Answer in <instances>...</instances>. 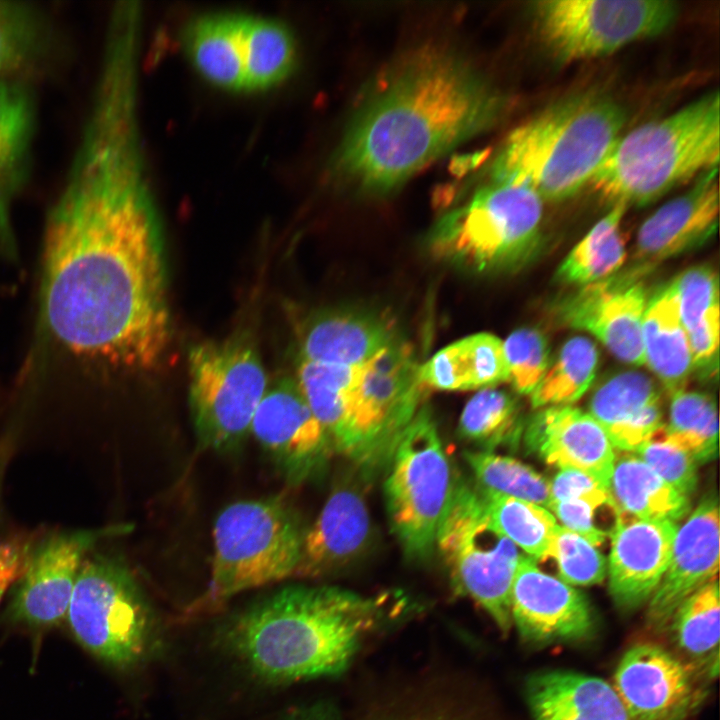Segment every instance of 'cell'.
<instances>
[{"instance_id": "obj_1", "label": "cell", "mask_w": 720, "mask_h": 720, "mask_svg": "<svg viewBox=\"0 0 720 720\" xmlns=\"http://www.w3.org/2000/svg\"><path fill=\"white\" fill-rule=\"evenodd\" d=\"M43 264V317L66 349L129 371L159 362L170 337L164 242L131 112L87 114Z\"/></svg>"}, {"instance_id": "obj_2", "label": "cell", "mask_w": 720, "mask_h": 720, "mask_svg": "<svg viewBox=\"0 0 720 720\" xmlns=\"http://www.w3.org/2000/svg\"><path fill=\"white\" fill-rule=\"evenodd\" d=\"M504 97L461 57L422 48L383 73L353 117L336 176L385 194L458 144L496 124Z\"/></svg>"}, {"instance_id": "obj_3", "label": "cell", "mask_w": 720, "mask_h": 720, "mask_svg": "<svg viewBox=\"0 0 720 720\" xmlns=\"http://www.w3.org/2000/svg\"><path fill=\"white\" fill-rule=\"evenodd\" d=\"M382 600L338 587H285L243 611L227 642L271 683L336 675L384 616Z\"/></svg>"}, {"instance_id": "obj_4", "label": "cell", "mask_w": 720, "mask_h": 720, "mask_svg": "<svg viewBox=\"0 0 720 720\" xmlns=\"http://www.w3.org/2000/svg\"><path fill=\"white\" fill-rule=\"evenodd\" d=\"M419 367L402 340L362 364L297 358L295 380L334 451L368 474L387 466L401 435L425 405Z\"/></svg>"}, {"instance_id": "obj_5", "label": "cell", "mask_w": 720, "mask_h": 720, "mask_svg": "<svg viewBox=\"0 0 720 720\" xmlns=\"http://www.w3.org/2000/svg\"><path fill=\"white\" fill-rule=\"evenodd\" d=\"M626 112L612 98L566 97L513 129L490 166V181L526 186L561 201L590 183L616 140Z\"/></svg>"}, {"instance_id": "obj_6", "label": "cell", "mask_w": 720, "mask_h": 720, "mask_svg": "<svg viewBox=\"0 0 720 720\" xmlns=\"http://www.w3.org/2000/svg\"><path fill=\"white\" fill-rule=\"evenodd\" d=\"M720 96L711 91L621 135L591 184L612 205L645 206L718 168Z\"/></svg>"}, {"instance_id": "obj_7", "label": "cell", "mask_w": 720, "mask_h": 720, "mask_svg": "<svg viewBox=\"0 0 720 720\" xmlns=\"http://www.w3.org/2000/svg\"><path fill=\"white\" fill-rule=\"evenodd\" d=\"M305 532L296 512L280 499L225 507L213 526L208 589L190 613L208 612L239 593L295 575Z\"/></svg>"}, {"instance_id": "obj_8", "label": "cell", "mask_w": 720, "mask_h": 720, "mask_svg": "<svg viewBox=\"0 0 720 720\" xmlns=\"http://www.w3.org/2000/svg\"><path fill=\"white\" fill-rule=\"evenodd\" d=\"M543 202L526 186L489 181L438 219L428 248L440 260L470 272L514 269L536 248Z\"/></svg>"}, {"instance_id": "obj_9", "label": "cell", "mask_w": 720, "mask_h": 720, "mask_svg": "<svg viewBox=\"0 0 720 720\" xmlns=\"http://www.w3.org/2000/svg\"><path fill=\"white\" fill-rule=\"evenodd\" d=\"M65 619L84 649L120 671L144 664L158 641L145 594L127 566L109 555L83 560Z\"/></svg>"}, {"instance_id": "obj_10", "label": "cell", "mask_w": 720, "mask_h": 720, "mask_svg": "<svg viewBox=\"0 0 720 720\" xmlns=\"http://www.w3.org/2000/svg\"><path fill=\"white\" fill-rule=\"evenodd\" d=\"M189 403L203 448L229 452L250 433L267 390L260 355L248 336L205 341L188 354Z\"/></svg>"}, {"instance_id": "obj_11", "label": "cell", "mask_w": 720, "mask_h": 720, "mask_svg": "<svg viewBox=\"0 0 720 720\" xmlns=\"http://www.w3.org/2000/svg\"><path fill=\"white\" fill-rule=\"evenodd\" d=\"M384 495L391 528L408 558L433 550L456 481L430 409L424 405L387 464Z\"/></svg>"}, {"instance_id": "obj_12", "label": "cell", "mask_w": 720, "mask_h": 720, "mask_svg": "<svg viewBox=\"0 0 720 720\" xmlns=\"http://www.w3.org/2000/svg\"><path fill=\"white\" fill-rule=\"evenodd\" d=\"M435 545L457 589L473 599L507 633L519 549L494 526L479 489L456 482Z\"/></svg>"}, {"instance_id": "obj_13", "label": "cell", "mask_w": 720, "mask_h": 720, "mask_svg": "<svg viewBox=\"0 0 720 720\" xmlns=\"http://www.w3.org/2000/svg\"><path fill=\"white\" fill-rule=\"evenodd\" d=\"M539 34L561 61L601 57L668 30L670 0H542L533 3Z\"/></svg>"}, {"instance_id": "obj_14", "label": "cell", "mask_w": 720, "mask_h": 720, "mask_svg": "<svg viewBox=\"0 0 720 720\" xmlns=\"http://www.w3.org/2000/svg\"><path fill=\"white\" fill-rule=\"evenodd\" d=\"M649 271L633 265L579 287L558 303L560 321L595 336L625 363L645 365L642 326L649 297L644 276Z\"/></svg>"}, {"instance_id": "obj_15", "label": "cell", "mask_w": 720, "mask_h": 720, "mask_svg": "<svg viewBox=\"0 0 720 720\" xmlns=\"http://www.w3.org/2000/svg\"><path fill=\"white\" fill-rule=\"evenodd\" d=\"M250 432L292 485L319 477L334 451L295 379L285 377L267 389Z\"/></svg>"}, {"instance_id": "obj_16", "label": "cell", "mask_w": 720, "mask_h": 720, "mask_svg": "<svg viewBox=\"0 0 720 720\" xmlns=\"http://www.w3.org/2000/svg\"><path fill=\"white\" fill-rule=\"evenodd\" d=\"M118 529L66 531L33 546L9 606L11 620L32 629L60 624L86 553Z\"/></svg>"}, {"instance_id": "obj_17", "label": "cell", "mask_w": 720, "mask_h": 720, "mask_svg": "<svg viewBox=\"0 0 720 720\" xmlns=\"http://www.w3.org/2000/svg\"><path fill=\"white\" fill-rule=\"evenodd\" d=\"M510 607L512 623L521 638L536 645L582 640L592 634L595 626L586 596L543 572L526 555L515 573Z\"/></svg>"}, {"instance_id": "obj_18", "label": "cell", "mask_w": 720, "mask_h": 720, "mask_svg": "<svg viewBox=\"0 0 720 720\" xmlns=\"http://www.w3.org/2000/svg\"><path fill=\"white\" fill-rule=\"evenodd\" d=\"M613 688L631 720H684L696 701L687 666L653 643L636 644L624 653Z\"/></svg>"}, {"instance_id": "obj_19", "label": "cell", "mask_w": 720, "mask_h": 720, "mask_svg": "<svg viewBox=\"0 0 720 720\" xmlns=\"http://www.w3.org/2000/svg\"><path fill=\"white\" fill-rule=\"evenodd\" d=\"M719 520L717 497L710 495L678 526L668 566L648 601L647 618L655 628H666L688 597L717 579Z\"/></svg>"}, {"instance_id": "obj_20", "label": "cell", "mask_w": 720, "mask_h": 720, "mask_svg": "<svg viewBox=\"0 0 720 720\" xmlns=\"http://www.w3.org/2000/svg\"><path fill=\"white\" fill-rule=\"evenodd\" d=\"M677 529L675 522L616 513L607 574L618 608L630 611L649 601L668 566Z\"/></svg>"}, {"instance_id": "obj_21", "label": "cell", "mask_w": 720, "mask_h": 720, "mask_svg": "<svg viewBox=\"0 0 720 720\" xmlns=\"http://www.w3.org/2000/svg\"><path fill=\"white\" fill-rule=\"evenodd\" d=\"M718 168L697 177L685 193L669 200L640 226L634 265L650 269L707 241L719 215Z\"/></svg>"}, {"instance_id": "obj_22", "label": "cell", "mask_w": 720, "mask_h": 720, "mask_svg": "<svg viewBox=\"0 0 720 720\" xmlns=\"http://www.w3.org/2000/svg\"><path fill=\"white\" fill-rule=\"evenodd\" d=\"M524 433L527 447L547 464L586 473L609 487L616 451L587 411L572 405L542 408Z\"/></svg>"}, {"instance_id": "obj_23", "label": "cell", "mask_w": 720, "mask_h": 720, "mask_svg": "<svg viewBox=\"0 0 720 720\" xmlns=\"http://www.w3.org/2000/svg\"><path fill=\"white\" fill-rule=\"evenodd\" d=\"M370 535L363 494L354 485H340L306 529L295 576L319 578L344 568L367 548Z\"/></svg>"}, {"instance_id": "obj_24", "label": "cell", "mask_w": 720, "mask_h": 720, "mask_svg": "<svg viewBox=\"0 0 720 720\" xmlns=\"http://www.w3.org/2000/svg\"><path fill=\"white\" fill-rule=\"evenodd\" d=\"M402 340L394 322L383 314L327 310L305 323L298 358L333 365L362 364Z\"/></svg>"}, {"instance_id": "obj_25", "label": "cell", "mask_w": 720, "mask_h": 720, "mask_svg": "<svg viewBox=\"0 0 720 720\" xmlns=\"http://www.w3.org/2000/svg\"><path fill=\"white\" fill-rule=\"evenodd\" d=\"M588 413L615 451L636 453L663 427L661 394L646 374L628 370L605 379L591 396Z\"/></svg>"}, {"instance_id": "obj_26", "label": "cell", "mask_w": 720, "mask_h": 720, "mask_svg": "<svg viewBox=\"0 0 720 720\" xmlns=\"http://www.w3.org/2000/svg\"><path fill=\"white\" fill-rule=\"evenodd\" d=\"M37 122L35 94L28 79L0 78V250L15 255L11 208L31 164Z\"/></svg>"}, {"instance_id": "obj_27", "label": "cell", "mask_w": 720, "mask_h": 720, "mask_svg": "<svg viewBox=\"0 0 720 720\" xmlns=\"http://www.w3.org/2000/svg\"><path fill=\"white\" fill-rule=\"evenodd\" d=\"M526 696L533 720H631L612 685L582 673L532 675Z\"/></svg>"}, {"instance_id": "obj_28", "label": "cell", "mask_w": 720, "mask_h": 720, "mask_svg": "<svg viewBox=\"0 0 720 720\" xmlns=\"http://www.w3.org/2000/svg\"><path fill=\"white\" fill-rule=\"evenodd\" d=\"M645 365L671 396L686 390L694 371L673 282L649 297L642 326Z\"/></svg>"}, {"instance_id": "obj_29", "label": "cell", "mask_w": 720, "mask_h": 720, "mask_svg": "<svg viewBox=\"0 0 720 720\" xmlns=\"http://www.w3.org/2000/svg\"><path fill=\"white\" fill-rule=\"evenodd\" d=\"M241 23L239 13H208L192 18L182 33L194 68L224 90L246 91Z\"/></svg>"}, {"instance_id": "obj_30", "label": "cell", "mask_w": 720, "mask_h": 720, "mask_svg": "<svg viewBox=\"0 0 720 720\" xmlns=\"http://www.w3.org/2000/svg\"><path fill=\"white\" fill-rule=\"evenodd\" d=\"M421 382L442 390L495 387L509 381L503 342L490 333L462 338L419 367Z\"/></svg>"}, {"instance_id": "obj_31", "label": "cell", "mask_w": 720, "mask_h": 720, "mask_svg": "<svg viewBox=\"0 0 720 720\" xmlns=\"http://www.w3.org/2000/svg\"><path fill=\"white\" fill-rule=\"evenodd\" d=\"M680 317L688 337L694 370L718 371L720 302L718 274L709 266H693L673 281Z\"/></svg>"}, {"instance_id": "obj_32", "label": "cell", "mask_w": 720, "mask_h": 720, "mask_svg": "<svg viewBox=\"0 0 720 720\" xmlns=\"http://www.w3.org/2000/svg\"><path fill=\"white\" fill-rule=\"evenodd\" d=\"M608 490L615 513L644 520L677 523L691 507L689 497L670 486L633 453L616 454Z\"/></svg>"}, {"instance_id": "obj_33", "label": "cell", "mask_w": 720, "mask_h": 720, "mask_svg": "<svg viewBox=\"0 0 720 720\" xmlns=\"http://www.w3.org/2000/svg\"><path fill=\"white\" fill-rule=\"evenodd\" d=\"M57 37L48 16L31 2L0 0V78H24L54 56Z\"/></svg>"}, {"instance_id": "obj_34", "label": "cell", "mask_w": 720, "mask_h": 720, "mask_svg": "<svg viewBox=\"0 0 720 720\" xmlns=\"http://www.w3.org/2000/svg\"><path fill=\"white\" fill-rule=\"evenodd\" d=\"M242 48L246 91H261L283 82L297 58L294 35L279 20L242 14Z\"/></svg>"}, {"instance_id": "obj_35", "label": "cell", "mask_w": 720, "mask_h": 720, "mask_svg": "<svg viewBox=\"0 0 720 720\" xmlns=\"http://www.w3.org/2000/svg\"><path fill=\"white\" fill-rule=\"evenodd\" d=\"M627 207L617 203L574 246L556 271V279L581 287L620 271L627 258L621 223Z\"/></svg>"}, {"instance_id": "obj_36", "label": "cell", "mask_w": 720, "mask_h": 720, "mask_svg": "<svg viewBox=\"0 0 720 720\" xmlns=\"http://www.w3.org/2000/svg\"><path fill=\"white\" fill-rule=\"evenodd\" d=\"M654 438L686 452L698 463L718 453V410L706 393L683 390L671 396L669 420Z\"/></svg>"}, {"instance_id": "obj_37", "label": "cell", "mask_w": 720, "mask_h": 720, "mask_svg": "<svg viewBox=\"0 0 720 720\" xmlns=\"http://www.w3.org/2000/svg\"><path fill=\"white\" fill-rule=\"evenodd\" d=\"M599 352L587 337L567 340L530 394L534 408L571 405L589 389L597 373Z\"/></svg>"}, {"instance_id": "obj_38", "label": "cell", "mask_w": 720, "mask_h": 720, "mask_svg": "<svg viewBox=\"0 0 720 720\" xmlns=\"http://www.w3.org/2000/svg\"><path fill=\"white\" fill-rule=\"evenodd\" d=\"M522 432L521 408L508 392L495 387L477 392L465 405L459 435L483 450L514 445Z\"/></svg>"}, {"instance_id": "obj_39", "label": "cell", "mask_w": 720, "mask_h": 720, "mask_svg": "<svg viewBox=\"0 0 720 720\" xmlns=\"http://www.w3.org/2000/svg\"><path fill=\"white\" fill-rule=\"evenodd\" d=\"M720 598L718 579L708 583L676 610L670 623L673 639L686 655L718 671Z\"/></svg>"}, {"instance_id": "obj_40", "label": "cell", "mask_w": 720, "mask_h": 720, "mask_svg": "<svg viewBox=\"0 0 720 720\" xmlns=\"http://www.w3.org/2000/svg\"><path fill=\"white\" fill-rule=\"evenodd\" d=\"M479 488V487H478ZM496 529L526 556L547 560V552L558 525L553 514L536 503L479 488Z\"/></svg>"}, {"instance_id": "obj_41", "label": "cell", "mask_w": 720, "mask_h": 720, "mask_svg": "<svg viewBox=\"0 0 720 720\" xmlns=\"http://www.w3.org/2000/svg\"><path fill=\"white\" fill-rule=\"evenodd\" d=\"M464 457L480 484L479 488L548 507L550 482L530 466L487 451H466Z\"/></svg>"}, {"instance_id": "obj_42", "label": "cell", "mask_w": 720, "mask_h": 720, "mask_svg": "<svg viewBox=\"0 0 720 720\" xmlns=\"http://www.w3.org/2000/svg\"><path fill=\"white\" fill-rule=\"evenodd\" d=\"M552 558L559 578L571 586H591L604 580L607 560L598 547L579 534L557 525L547 559Z\"/></svg>"}, {"instance_id": "obj_43", "label": "cell", "mask_w": 720, "mask_h": 720, "mask_svg": "<svg viewBox=\"0 0 720 720\" xmlns=\"http://www.w3.org/2000/svg\"><path fill=\"white\" fill-rule=\"evenodd\" d=\"M509 367V381L522 395H530L550 365L545 335L534 328H520L503 342Z\"/></svg>"}, {"instance_id": "obj_44", "label": "cell", "mask_w": 720, "mask_h": 720, "mask_svg": "<svg viewBox=\"0 0 720 720\" xmlns=\"http://www.w3.org/2000/svg\"><path fill=\"white\" fill-rule=\"evenodd\" d=\"M634 454L683 495L690 497L695 491L697 463L683 450L653 438Z\"/></svg>"}, {"instance_id": "obj_45", "label": "cell", "mask_w": 720, "mask_h": 720, "mask_svg": "<svg viewBox=\"0 0 720 720\" xmlns=\"http://www.w3.org/2000/svg\"><path fill=\"white\" fill-rule=\"evenodd\" d=\"M550 494L551 500H581L598 508L611 507L608 488L594 477L576 470H559L550 482Z\"/></svg>"}, {"instance_id": "obj_46", "label": "cell", "mask_w": 720, "mask_h": 720, "mask_svg": "<svg viewBox=\"0 0 720 720\" xmlns=\"http://www.w3.org/2000/svg\"><path fill=\"white\" fill-rule=\"evenodd\" d=\"M547 509L563 526L599 547L607 533L595 524L598 507L581 500H551Z\"/></svg>"}, {"instance_id": "obj_47", "label": "cell", "mask_w": 720, "mask_h": 720, "mask_svg": "<svg viewBox=\"0 0 720 720\" xmlns=\"http://www.w3.org/2000/svg\"><path fill=\"white\" fill-rule=\"evenodd\" d=\"M32 547L29 542L18 539L0 544V600L23 574Z\"/></svg>"}, {"instance_id": "obj_48", "label": "cell", "mask_w": 720, "mask_h": 720, "mask_svg": "<svg viewBox=\"0 0 720 720\" xmlns=\"http://www.w3.org/2000/svg\"><path fill=\"white\" fill-rule=\"evenodd\" d=\"M387 720H470L452 713L426 711L390 717Z\"/></svg>"}, {"instance_id": "obj_49", "label": "cell", "mask_w": 720, "mask_h": 720, "mask_svg": "<svg viewBox=\"0 0 720 720\" xmlns=\"http://www.w3.org/2000/svg\"><path fill=\"white\" fill-rule=\"evenodd\" d=\"M290 720H337L334 713L325 709H316L301 712Z\"/></svg>"}]
</instances>
